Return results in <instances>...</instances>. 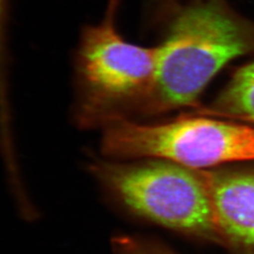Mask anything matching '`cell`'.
Wrapping results in <instances>:
<instances>
[{
  "label": "cell",
  "mask_w": 254,
  "mask_h": 254,
  "mask_svg": "<svg viewBox=\"0 0 254 254\" xmlns=\"http://www.w3.org/2000/svg\"><path fill=\"white\" fill-rule=\"evenodd\" d=\"M254 53V23L224 0H192L177 11L157 46L154 80L137 116L199 107L217 73L240 56Z\"/></svg>",
  "instance_id": "cell-1"
},
{
  "label": "cell",
  "mask_w": 254,
  "mask_h": 254,
  "mask_svg": "<svg viewBox=\"0 0 254 254\" xmlns=\"http://www.w3.org/2000/svg\"><path fill=\"white\" fill-rule=\"evenodd\" d=\"M120 0H109L103 18L82 27L73 51L71 116L82 130H102L134 119L154 80L157 46L127 41L118 28Z\"/></svg>",
  "instance_id": "cell-2"
},
{
  "label": "cell",
  "mask_w": 254,
  "mask_h": 254,
  "mask_svg": "<svg viewBox=\"0 0 254 254\" xmlns=\"http://www.w3.org/2000/svg\"><path fill=\"white\" fill-rule=\"evenodd\" d=\"M88 173L110 203L136 218L218 243L203 170L161 159L93 157Z\"/></svg>",
  "instance_id": "cell-3"
},
{
  "label": "cell",
  "mask_w": 254,
  "mask_h": 254,
  "mask_svg": "<svg viewBox=\"0 0 254 254\" xmlns=\"http://www.w3.org/2000/svg\"><path fill=\"white\" fill-rule=\"evenodd\" d=\"M100 155L129 161L161 159L193 170L254 160V126L186 114L145 124L121 119L101 130Z\"/></svg>",
  "instance_id": "cell-4"
},
{
  "label": "cell",
  "mask_w": 254,
  "mask_h": 254,
  "mask_svg": "<svg viewBox=\"0 0 254 254\" xmlns=\"http://www.w3.org/2000/svg\"><path fill=\"white\" fill-rule=\"evenodd\" d=\"M218 244L254 254V171L203 170Z\"/></svg>",
  "instance_id": "cell-5"
},
{
  "label": "cell",
  "mask_w": 254,
  "mask_h": 254,
  "mask_svg": "<svg viewBox=\"0 0 254 254\" xmlns=\"http://www.w3.org/2000/svg\"><path fill=\"white\" fill-rule=\"evenodd\" d=\"M191 114L254 124V59L233 74L210 105L198 107Z\"/></svg>",
  "instance_id": "cell-6"
},
{
  "label": "cell",
  "mask_w": 254,
  "mask_h": 254,
  "mask_svg": "<svg viewBox=\"0 0 254 254\" xmlns=\"http://www.w3.org/2000/svg\"><path fill=\"white\" fill-rule=\"evenodd\" d=\"M9 63V0H0V131L12 128Z\"/></svg>",
  "instance_id": "cell-7"
},
{
  "label": "cell",
  "mask_w": 254,
  "mask_h": 254,
  "mask_svg": "<svg viewBox=\"0 0 254 254\" xmlns=\"http://www.w3.org/2000/svg\"><path fill=\"white\" fill-rule=\"evenodd\" d=\"M112 254H178L160 241L136 235H117L111 239Z\"/></svg>",
  "instance_id": "cell-8"
},
{
  "label": "cell",
  "mask_w": 254,
  "mask_h": 254,
  "mask_svg": "<svg viewBox=\"0 0 254 254\" xmlns=\"http://www.w3.org/2000/svg\"><path fill=\"white\" fill-rule=\"evenodd\" d=\"M252 125H254V124H252Z\"/></svg>",
  "instance_id": "cell-9"
}]
</instances>
